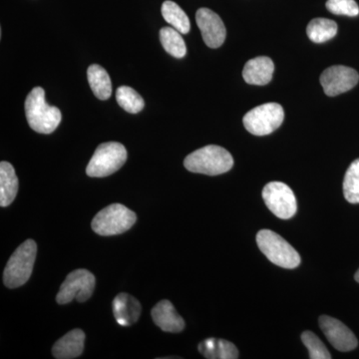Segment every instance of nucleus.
<instances>
[{
    "instance_id": "10",
    "label": "nucleus",
    "mask_w": 359,
    "mask_h": 359,
    "mask_svg": "<svg viewBox=\"0 0 359 359\" xmlns=\"http://www.w3.org/2000/svg\"><path fill=\"white\" fill-rule=\"evenodd\" d=\"M358 80V73L353 68L335 65L323 71L320 84L327 96L334 97L353 89Z\"/></svg>"
},
{
    "instance_id": "1",
    "label": "nucleus",
    "mask_w": 359,
    "mask_h": 359,
    "mask_svg": "<svg viewBox=\"0 0 359 359\" xmlns=\"http://www.w3.org/2000/svg\"><path fill=\"white\" fill-rule=\"evenodd\" d=\"M25 113L30 128L40 134L53 133L62 119L60 110L47 104L45 91L41 87H35L28 94Z\"/></svg>"
},
{
    "instance_id": "2",
    "label": "nucleus",
    "mask_w": 359,
    "mask_h": 359,
    "mask_svg": "<svg viewBox=\"0 0 359 359\" xmlns=\"http://www.w3.org/2000/svg\"><path fill=\"white\" fill-rule=\"evenodd\" d=\"M184 166L192 173L217 176L230 171L233 159L226 149L209 145L187 156Z\"/></svg>"
},
{
    "instance_id": "25",
    "label": "nucleus",
    "mask_w": 359,
    "mask_h": 359,
    "mask_svg": "<svg viewBox=\"0 0 359 359\" xmlns=\"http://www.w3.org/2000/svg\"><path fill=\"white\" fill-rule=\"evenodd\" d=\"M302 340L309 351V358L311 359H330L332 355L328 353L327 347L323 341L313 332H304L302 334Z\"/></svg>"
},
{
    "instance_id": "20",
    "label": "nucleus",
    "mask_w": 359,
    "mask_h": 359,
    "mask_svg": "<svg viewBox=\"0 0 359 359\" xmlns=\"http://www.w3.org/2000/svg\"><path fill=\"white\" fill-rule=\"evenodd\" d=\"M162 15L172 27L182 34H187L191 29L190 20L185 11L176 2L167 0L162 4Z\"/></svg>"
},
{
    "instance_id": "8",
    "label": "nucleus",
    "mask_w": 359,
    "mask_h": 359,
    "mask_svg": "<svg viewBox=\"0 0 359 359\" xmlns=\"http://www.w3.org/2000/svg\"><path fill=\"white\" fill-rule=\"evenodd\" d=\"M95 276L87 269H80L66 276L61 285L56 302L59 304H69L73 299L79 302L88 301L95 289Z\"/></svg>"
},
{
    "instance_id": "27",
    "label": "nucleus",
    "mask_w": 359,
    "mask_h": 359,
    "mask_svg": "<svg viewBox=\"0 0 359 359\" xmlns=\"http://www.w3.org/2000/svg\"><path fill=\"white\" fill-rule=\"evenodd\" d=\"M354 278H355L356 282L359 283V269L358 273H355V276H354Z\"/></svg>"
},
{
    "instance_id": "22",
    "label": "nucleus",
    "mask_w": 359,
    "mask_h": 359,
    "mask_svg": "<svg viewBox=\"0 0 359 359\" xmlns=\"http://www.w3.org/2000/svg\"><path fill=\"white\" fill-rule=\"evenodd\" d=\"M182 33L173 27H164L160 30V41L165 50L175 58H183L187 47Z\"/></svg>"
},
{
    "instance_id": "24",
    "label": "nucleus",
    "mask_w": 359,
    "mask_h": 359,
    "mask_svg": "<svg viewBox=\"0 0 359 359\" xmlns=\"http://www.w3.org/2000/svg\"><path fill=\"white\" fill-rule=\"evenodd\" d=\"M344 194L347 202L359 204V159L351 163L344 180Z\"/></svg>"
},
{
    "instance_id": "14",
    "label": "nucleus",
    "mask_w": 359,
    "mask_h": 359,
    "mask_svg": "<svg viewBox=\"0 0 359 359\" xmlns=\"http://www.w3.org/2000/svg\"><path fill=\"white\" fill-rule=\"evenodd\" d=\"M141 304L131 294H119L113 301L115 320L123 327H130L138 321L141 314Z\"/></svg>"
},
{
    "instance_id": "19",
    "label": "nucleus",
    "mask_w": 359,
    "mask_h": 359,
    "mask_svg": "<svg viewBox=\"0 0 359 359\" xmlns=\"http://www.w3.org/2000/svg\"><path fill=\"white\" fill-rule=\"evenodd\" d=\"M87 79L94 95L100 100H107L112 94V83L107 71L102 66L93 65L87 70Z\"/></svg>"
},
{
    "instance_id": "3",
    "label": "nucleus",
    "mask_w": 359,
    "mask_h": 359,
    "mask_svg": "<svg viewBox=\"0 0 359 359\" xmlns=\"http://www.w3.org/2000/svg\"><path fill=\"white\" fill-rule=\"evenodd\" d=\"M37 245L33 240L25 241L7 262L4 283L8 289H16L28 282L36 259Z\"/></svg>"
},
{
    "instance_id": "7",
    "label": "nucleus",
    "mask_w": 359,
    "mask_h": 359,
    "mask_svg": "<svg viewBox=\"0 0 359 359\" xmlns=\"http://www.w3.org/2000/svg\"><path fill=\"white\" fill-rule=\"evenodd\" d=\"M285 119V112L278 103H266L257 106L245 115L243 122L250 134L266 136L276 131Z\"/></svg>"
},
{
    "instance_id": "11",
    "label": "nucleus",
    "mask_w": 359,
    "mask_h": 359,
    "mask_svg": "<svg viewBox=\"0 0 359 359\" xmlns=\"http://www.w3.org/2000/svg\"><path fill=\"white\" fill-rule=\"evenodd\" d=\"M320 327L328 341L337 351L346 353V351H353L358 346V341L355 335L337 318L321 316Z\"/></svg>"
},
{
    "instance_id": "26",
    "label": "nucleus",
    "mask_w": 359,
    "mask_h": 359,
    "mask_svg": "<svg viewBox=\"0 0 359 359\" xmlns=\"http://www.w3.org/2000/svg\"><path fill=\"white\" fill-rule=\"evenodd\" d=\"M327 8L337 15L358 16L359 7L354 0H327Z\"/></svg>"
},
{
    "instance_id": "18",
    "label": "nucleus",
    "mask_w": 359,
    "mask_h": 359,
    "mask_svg": "<svg viewBox=\"0 0 359 359\" xmlns=\"http://www.w3.org/2000/svg\"><path fill=\"white\" fill-rule=\"evenodd\" d=\"M201 353L208 359H237L238 351L235 344L224 339H208L198 347Z\"/></svg>"
},
{
    "instance_id": "13",
    "label": "nucleus",
    "mask_w": 359,
    "mask_h": 359,
    "mask_svg": "<svg viewBox=\"0 0 359 359\" xmlns=\"http://www.w3.org/2000/svg\"><path fill=\"white\" fill-rule=\"evenodd\" d=\"M153 321L163 332L178 334L185 328V320L177 313L172 302L163 299L151 311Z\"/></svg>"
},
{
    "instance_id": "4",
    "label": "nucleus",
    "mask_w": 359,
    "mask_h": 359,
    "mask_svg": "<svg viewBox=\"0 0 359 359\" xmlns=\"http://www.w3.org/2000/svg\"><path fill=\"white\" fill-rule=\"evenodd\" d=\"M257 243L264 256L280 268L295 269L301 264L299 252L275 231H259L257 235Z\"/></svg>"
},
{
    "instance_id": "9",
    "label": "nucleus",
    "mask_w": 359,
    "mask_h": 359,
    "mask_svg": "<svg viewBox=\"0 0 359 359\" xmlns=\"http://www.w3.org/2000/svg\"><path fill=\"white\" fill-rule=\"evenodd\" d=\"M263 199L269 211L278 218L289 219L297 212L294 194L287 184L282 182H271L264 186Z\"/></svg>"
},
{
    "instance_id": "21",
    "label": "nucleus",
    "mask_w": 359,
    "mask_h": 359,
    "mask_svg": "<svg viewBox=\"0 0 359 359\" xmlns=\"http://www.w3.org/2000/svg\"><path fill=\"white\" fill-rule=\"evenodd\" d=\"M306 33L314 43H323L337 35V25L334 20L327 18H316L309 23Z\"/></svg>"
},
{
    "instance_id": "17",
    "label": "nucleus",
    "mask_w": 359,
    "mask_h": 359,
    "mask_svg": "<svg viewBox=\"0 0 359 359\" xmlns=\"http://www.w3.org/2000/svg\"><path fill=\"white\" fill-rule=\"evenodd\" d=\"M18 178L13 165L8 162L0 163V205L7 207L13 204L18 192Z\"/></svg>"
},
{
    "instance_id": "23",
    "label": "nucleus",
    "mask_w": 359,
    "mask_h": 359,
    "mask_svg": "<svg viewBox=\"0 0 359 359\" xmlns=\"http://www.w3.org/2000/svg\"><path fill=\"white\" fill-rule=\"evenodd\" d=\"M116 100L120 107L131 114H137L143 110L145 106L143 98L129 86H121L117 89Z\"/></svg>"
},
{
    "instance_id": "15",
    "label": "nucleus",
    "mask_w": 359,
    "mask_h": 359,
    "mask_svg": "<svg viewBox=\"0 0 359 359\" xmlns=\"http://www.w3.org/2000/svg\"><path fill=\"white\" fill-rule=\"evenodd\" d=\"M275 65L271 58L266 56L252 58L245 63L243 77L248 84L266 85L273 78Z\"/></svg>"
},
{
    "instance_id": "5",
    "label": "nucleus",
    "mask_w": 359,
    "mask_h": 359,
    "mask_svg": "<svg viewBox=\"0 0 359 359\" xmlns=\"http://www.w3.org/2000/svg\"><path fill=\"white\" fill-rule=\"evenodd\" d=\"M137 221L136 214L122 204H112L101 210L92 221V230L103 237L129 231Z\"/></svg>"
},
{
    "instance_id": "12",
    "label": "nucleus",
    "mask_w": 359,
    "mask_h": 359,
    "mask_svg": "<svg viewBox=\"0 0 359 359\" xmlns=\"http://www.w3.org/2000/svg\"><path fill=\"white\" fill-rule=\"evenodd\" d=\"M196 21L202 32L203 40L210 48H219L226 40V30L221 18L209 8H200Z\"/></svg>"
},
{
    "instance_id": "16",
    "label": "nucleus",
    "mask_w": 359,
    "mask_h": 359,
    "mask_svg": "<svg viewBox=\"0 0 359 359\" xmlns=\"http://www.w3.org/2000/svg\"><path fill=\"white\" fill-rule=\"evenodd\" d=\"M85 334L83 330L76 328L71 330L65 337L55 342L52 354L57 359H73L79 358L84 351Z\"/></svg>"
},
{
    "instance_id": "6",
    "label": "nucleus",
    "mask_w": 359,
    "mask_h": 359,
    "mask_svg": "<svg viewBox=\"0 0 359 359\" xmlns=\"http://www.w3.org/2000/svg\"><path fill=\"white\" fill-rule=\"evenodd\" d=\"M127 150L118 142H107L97 147L87 165L86 174L92 178H104L114 174L126 163Z\"/></svg>"
}]
</instances>
